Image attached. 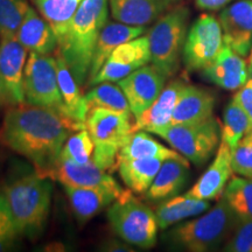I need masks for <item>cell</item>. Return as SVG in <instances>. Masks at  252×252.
I'll return each instance as SVG.
<instances>
[{
  "label": "cell",
  "instance_id": "cell-28",
  "mask_svg": "<svg viewBox=\"0 0 252 252\" xmlns=\"http://www.w3.org/2000/svg\"><path fill=\"white\" fill-rule=\"evenodd\" d=\"M32 2L52 26L59 41L67 31L82 0H32Z\"/></svg>",
  "mask_w": 252,
  "mask_h": 252
},
{
  "label": "cell",
  "instance_id": "cell-30",
  "mask_svg": "<svg viewBox=\"0 0 252 252\" xmlns=\"http://www.w3.org/2000/svg\"><path fill=\"white\" fill-rule=\"evenodd\" d=\"M252 131V122L248 115L232 98L224 110L220 140L234 149L245 135Z\"/></svg>",
  "mask_w": 252,
  "mask_h": 252
},
{
  "label": "cell",
  "instance_id": "cell-15",
  "mask_svg": "<svg viewBox=\"0 0 252 252\" xmlns=\"http://www.w3.org/2000/svg\"><path fill=\"white\" fill-rule=\"evenodd\" d=\"M232 174L231 149L220 140L213 162L186 194L200 200H219Z\"/></svg>",
  "mask_w": 252,
  "mask_h": 252
},
{
  "label": "cell",
  "instance_id": "cell-7",
  "mask_svg": "<svg viewBox=\"0 0 252 252\" xmlns=\"http://www.w3.org/2000/svg\"><path fill=\"white\" fill-rule=\"evenodd\" d=\"M150 133L159 135L184 156L189 162L201 166L206 163L220 143L222 127L217 119L210 117L206 121L191 124H173L154 128Z\"/></svg>",
  "mask_w": 252,
  "mask_h": 252
},
{
  "label": "cell",
  "instance_id": "cell-44",
  "mask_svg": "<svg viewBox=\"0 0 252 252\" xmlns=\"http://www.w3.org/2000/svg\"><path fill=\"white\" fill-rule=\"evenodd\" d=\"M251 132H252V131H251Z\"/></svg>",
  "mask_w": 252,
  "mask_h": 252
},
{
  "label": "cell",
  "instance_id": "cell-43",
  "mask_svg": "<svg viewBox=\"0 0 252 252\" xmlns=\"http://www.w3.org/2000/svg\"><path fill=\"white\" fill-rule=\"evenodd\" d=\"M249 70H250L251 75H252V49H251V54H250V67H249Z\"/></svg>",
  "mask_w": 252,
  "mask_h": 252
},
{
  "label": "cell",
  "instance_id": "cell-42",
  "mask_svg": "<svg viewBox=\"0 0 252 252\" xmlns=\"http://www.w3.org/2000/svg\"><path fill=\"white\" fill-rule=\"evenodd\" d=\"M11 106H14V104L9 97L8 91L6 90L4 83H2L1 77H0V108H11Z\"/></svg>",
  "mask_w": 252,
  "mask_h": 252
},
{
  "label": "cell",
  "instance_id": "cell-17",
  "mask_svg": "<svg viewBox=\"0 0 252 252\" xmlns=\"http://www.w3.org/2000/svg\"><path fill=\"white\" fill-rule=\"evenodd\" d=\"M182 0H109L112 18L133 26H147L156 23Z\"/></svg>",
  "mask_w": 252,
  "mask_h": 252
},
{
  "label": "cell",
  "instance_id": "cell-21",
  "mask_svg": "<svg viewBox=\"0 0 252 252\" xmlns=\"http://www.w3.org/2000/svg\"><path fill=\"white\" fill-rule=\"evenodd\" d=\"M56 63H58V81L60 91L64 105L65 117L86 127L90 108L87 97L82 94L81 86L75 80L70 69L62 55L56 50Z\"/></svg>",
  "mask_w": 252,
  "mask_h": 252
},
{
  "label": "cell",
  "instance_id": "cell-11",
  "mask_svg": "<svg viewBox=\"0 0 252 252\" xmlns=\"http://www.w3.org/2000/svg\"><path fill=\"white\" fill-rule=\"evenodd\" d=\"M167 77L153 64H146L118 82L134 118L152 105L165 88Z\"/></svg>",
  "mask_w": 252,
  "mask_h": 252
},
{
  "label": "cell",
  "instance_id": "cell-14",
  "mask_svg": "<svg viewBox=\"0 0 252 252\" xmlns=\"http://www.w3.org/2000/svg\"><path fill=\"white\" fill-rule=\"evenodd\" d=\"M27 52L15 36L0 39V77L14 105L26 103L24 76Z\"/></svg>",
  "mask_w": 252,
  "mask_h": 252
},
{
  "label": "cell",
  "instance_id": "cell-6",
  "mask_svg": "<svg viewBox=\"0 0 252 252\" xmlns=\"http://www.w3.org/2000/svg\"><path fill=\"white\" fill-rule=\"evenodd\" d=\"M108 220L116 235L128 244L140 249L156 245L160 229L156 213L135 197L131 189H124L109 207Z\"/></svg>",
  "mask_w": 252,
  "mask_h": 252
},
{
  "label": "cell",
  "instance_id": "cell-32",
  "mask_svg": "<svg viewBox=\"0 0 252 252\" xmlns=\"http://www.w3.org/2000/svg\"><path fill=\"white\" fill-rule=\"evenodd\" d=\"M109 59L123 63V64L132 65L135 69L149 64L151 62L149 37L147 35H140L133 40L122 43L113 50Z\"/></svg>",
  "mask_w": 252,
  "mask_h": 252
},
{
  "label": "cell",
  "instance_id": "cell-8",
  "mask_svg": "<svg viewBox=\"0 0 252 252\" xmlns=\"http://www.w3.org/2000/svg\"><path fill=\"white\" fill-rule=\"evenodd\" d=\"M24 91L26 104L50 109L67 118L59 87L55 56L30 53L25 68Z\"/></svg>",
  "mask_w": 252,
  "mask_h": 252
},
{
  "label": "cell",
  "instance_id": "cell-20",
  "mask_svg": "<svg viewBox=\"0 0 252 252\" xmlns=\"http://www.w3.org/2000/svg\"><path fill=\"white\" fill-rule=\"evenodd\" d=\"M144 33H146L145 26H133V25H127L121 21H117V23L108 21L100 31L96 47H94L88 82L96 76L97 72L102 69L111 56L113 50L118 46L143 35Z\"/></svg>",
  "mask_w": 252,
  "mask_h": 252
},
{
  "label": "cell",
  "instance_id": "cell-9",
  "mask_svg": "<svg viewBox=\"0 0 252 252\" xmlns=\"http://www.w3.org/2000/svg\"><path fill=\"white\" fill-rule=\"evenodd\" d=\"M224 47L219 19L203 13L189 27L182 53V61L188 71H202L215 61Z\"/></svg>",
  "mask_w": 252,
  "mask_h": 252
},
{
  "label": "cell",
  "instance_id": "cell-5",
  "mask_svg": "<svg viewBox=\"0 0 252 252\" xmlns=\"http://www.w3.org/2000/svg\"><path fill=\"white\" fill-rule=\"evenodd\" d=\"M189 15L187 6L179 4L161 15L147 32L151 62L167 78L174 76L180 68L189 30Z\"/></svg>",
  "mask_w": 252,
  "mask_h": 252
},
{
  "label": "cell",
  "instance_id": "cell-27",
  "mask_svg": "<svg viewBox=\"0 0 252 252\" xmlns=\"http://www.w3.org/2000/svg\"><path fill=\"white\" fill-rule=\"evenodd\" d=\"M161 159H128L118 161L122 180L134 194H145L161 167Z\"/></svg>",
  "mask_w": 252,
  "mask_h": 252
},
{
  "label": "cell",
  "instance_id": "cell-40",
  "mask_svg": "<svg viewBox=\"0 0 252 252\" xmlns=\"http://www.w3.org/2000/svg\"><path fill=\"white\" fill-rule=\"evenodd\" d=\"M232 1L234 0H195V5L201 11L214 12L220 11V9L231 4Z\"/></svg>",
  "mask_w": 252,
  "mask_h": 252
},
{
  "label": "cell",
  "instance_id": "cell-23",
  "mask_svg": "<svg viewBox=\"0 0 252 252\" xmlns=\"http://www.w3.org/2000/svg\"><path fill=\"white\" fill-rule=\"evenodd\" d=\"M216 99L214 94L196 86L186 88L176 104L169 125L191 124L213 117Z\"/></svg>",
  "mask_w": 252,
  "mask_h": 252
},
{
  "label": "cell",
  "instance_id": "cell-18",
  "mask_svg": "<svg viewBox=\"0 0 252 252\" xmlns=\"http://www.w3.org/2000/svg\"><path fill=\"white\" fill-rule=\"evenodd\" d=\"M188 84L182 80H173L163 88L152 105L135 118L134 131L151 132L154 128L169 125L174 109Z\"/></svg>",
  "mask_w": 252,
  "mask_h": 252
},
{
  "label": "cell",
  "instance_id": "cell-10",
  "mask_svg": "<svg viewBox=\"0 0 252 252\" xmlns=\"http://www.w3.org/2000/svg\"><path fill=\"white\" fill-rule=\"evenodd\" d=\"M50 180L59 181L63 186L80 188H102L122 194L121 185L110 173L100 169L93 160L88 163L72 162L60 158L58 163L43 175Z\"/></svg>",
  "mask_w": 252,
  "mask_h": 252
},
{
  "label": "cell",
  "instance_id": "cell-13",
  "mask_svg": "<svg viewBox=\"0 0 252 252\" xmlns=\"http://www.w3.org/2000/svg\"><path fill=\"white\" fill-rule=\"evenodd\" d=\"M132 116L104 109H94L88 116L86 128L93 138L94 146L111 147L121 151L133 133Z\"/></svg>",
  "mask_w": 252,
  "mask_h": 252
},
{
  "label": "cell",
  "instance_id": "cell-2",
  "mask_svg": "<svg viewBox=\"0 0 252 252\" xmlns=\"http://www.w3.org/2000/svg\"><path fill=\"white\" fill-rule=\"evenodd\" d=\"M2 195L21 237L36 241L45 234L52 207L50 179L25 168L6 182Z\"/></svg>",
  "mask_w": 252,
  "mask_h": 252
},
{
  "label": "cell",
  "instance_id": "cell-16",
  "mask_svg": "<svg viewBox=\"0 0 252 252\" xmlns=\"http://www.w3.org/2000/svg\"><path fill=\"white\" fill-rule=\"evenodd\" d=\"M202 76L222 89L235 91L248 82L249 68L243 56L224 45L215 61L203 69Z\"/></svg>",
  "mask_w": 252,
  "mask_h": 252
},
{
  "label": "cell",
  "instance_id": "cell-1",
  "mask_svg": "<svg viewBox=\"0 0 252 252\" xmlns=\"http://www.w3.org/2000/svg\"><path fill=\"white\" fill-rule=\"evenodd\" d=\"M83 128L53 110L25 103L6 111L0 125V141L26 158L43 176L58 163L71 132Z\"/></svg>",
  "mask_w": 252,
  "mask_h": 252
},
{
  "label": "cell",
  "instance_id": "cell-26",
  "mask_svg": "<svg viewBox=\"0 0 252 252\" xmlns=\"http://www.w3.org/2000/svg\"><path fill=\"white\" fill-rule=\"evenodd\" d=\"M151 158L161 159L163 161L169 159L188 161L180 153L163 146L154 139L152 135H150V132L144 130L134 131L130 135L124 146L119 151L118 161L128 159H151Z\"/></svg>",
  "mask_w": 252,
  "mask_h": 252
},
{
  "label": "cell",
  "instance_id": "cell-12",
  "mask_svg": "<svg viewBox=\"0 0 252 252\" xmlns=\"http://www.w3.org/2000/svg\"><path fill=\"white\" fill-rule=\"evenodd\" d=\"M219 21L224 45L247 58L252 49V0H237L223 7Z\"/></svg>",
  "mask_w": 252,
  "mask_h": 252
},
{
  "label": "cell",
  "instance_id": "cell-37",
  "mask_svg": "<svg viewBox=\"0 0 252 252\" xmlns=\"http://www.w3.org/2000/svg\"><path fill=\"white\" fill-rule=\"evenodd\" d=\"M0 235L20 236L15 226L13 216L9 212L6 198L2 194H0Z\"/></svg>",
  "mask_w": 252,
  "mask_h": 252
},
{
  "label": "cell",
  "instance_id": "cell-34",
  "mask_svg": "<svg viewBox=\"0 0 252 252\" xmlns=\"http://www.w3.org/2000/svg\"><path fill=\"white\" fill-rule=\"evenodd\" d=\"M94 151V143L93 138L89 131L83 128V130L77 131L75 134L69 135L60 158L83 165L93 160Z\"/></svg>",
  "mask_w": 252,
  "mask_h": 252
},
{
  "label": "cell",
  "instance_id": "cell-39",
  "mask_svg": "<svg viewBox=\"0 0 252 252\" xmlns=\"http://www.w3.org/2000/svg\"><path fill=\"white\" fill-rule=\"evenodd\" d=\"M98 250L104 252H132L134 251V249H132L131 244L123 241V239L119 241V239L116 238H109L105 239L102 244H99Z\"/></svg>",
  "mask_w": 252,
  "mask_h": 252
},
{
  "label": "cell",
  "instance_id": "cell-35",
  "mask_svg": "<svg viewBox=\"0 0 252 252\" xmlns=\"http://www.w3.org/2000/svg\"><path fill=\"white\" fill-rule=\"evenodd\" d=\"M222 250L225 252H252V219L238 217L237 223Z\"/></svg>",
  "mask_w": 252,
  "mask_h": 252
},
{
  "label": "cell",
  "instance_id": "cell-3",
  "mask_svg": "<svg viewBox=\"0 0 252 252\" xmlns=\"http://www.w3.org/2000/svg\"><path fill=\"white\" fill-rule=\"evenodd\" d=\"M109 0H82L70 24L59 40L58 52L82 87L89 80L94 50L108 23Z\"/></svg>",
  "mask_w": 252,
  "mask_h": 252
},
{
  "label": "cell",
  "instance_id": "cell-33",
  "mask_svg": "<svg viewBox=\"0 0 252 252\" xmlns=\"http://www.w3.org/2000/svg\"><path fill=\"white\" fill-rule=\"evenodd\" d=\"M30 7L27 0H0V39L15 36Z\"/></svg>",
  "mask_w": 252,
  "mask_h": 252
},
{
  "label": "cell",
  "instance_id": "cell-19",
  "mask_svg": "<svg viewBox=\"0 0 252 252\" xmlns=\"http://www.w3.org/2000/svg\"><path fill=\"white\" fill-rule=\"evenodd\" d=\"M15 37L30 53L52 55L59 48L58 36L52 26L32 6L19 27Z\"/></svg>",
  "mask_w": 252,
  "mask_h": 252
},
{
  "label": "cell",
  "instance_id": "cell-25",
  "mask_svg": "<svg viewBox=\"0 0 252 252\" xmlns=\"http://www.w3.org/2000/svg\"><path fill=\"white\" fill-rule=\"evenodd\" d=\"M209 208L210 202L207 200L188 196L187 194L176 195L159 202L156 208V215L160 230H167L182 220L206 213Z\"/></svg>",
  "mask_w": 252,
  "mask_h": 252
},
{
  "label": "cell",
  "instance_id": "cell-29",
  "mask_svg": "<svg viewBox=\"0 0 252 252\" xmlns=\"http://www.w3.org/2000/svg\"><path fill=\"white\" fill-rule=\"evenodd\" d=\"M86 97L89 103L90 111L94 109H104L125 115H133L124 91L121 87L115 86L111 82L96 84V87L86 94Z\"/></svg>",
  "mask_w": 252,
  "mask_h": 252
},
{
  "label": "cell",
  "instance_id": "cell-38",
  "mask_svg": "<svg viewBox=\"0 0 252 252\" xmlns=\"http://www.w3.org/2000/svg\"><path fill=\"white\" fill-rule=\"evenodd\" d=\"M235 102L244 110L248 117L252 122V78H249L247 83L234 96Z\"/></svg>",
  "mask_w": 252,
  "mask_h": 252
},
{
  "label": "cell",
  "instance_id": "cell-24",
  "mask_svg": "<svg viewBox=\"0 0 252 252\" xmlns=\"http://www.w3.org/2000/svg\"><path fill=\"white\" fill-rule=\"evenodd\" d=\"M69 203L80 225L99 214L102 210L111 206L121 194L102 188H80L63 186Z\"/></svg>",
  "mask_w": 252,
  "mask_h": 252
},
{
  "label": "cell",
  "instance_id": "cell-4",
  "mask_svg": "<svg viewBox=\"0 0 252 252\" xmlns=\"http://www.w3.org/2000/svg\"><path fill=\"white\" fill-rule=\"evenodd\" d=\"M238 216L220 196L213 208L202 216L186 220L167 230L162 235L163 243L178 251L209 252L224 245L231 235Z\"/></svg>",
  "mask_w": 252,
  "mask_h": 252
},
{
  "label": "cell",
  "instance_id": "cell-36",
  "mask_svg": "<svg viewBox=\"0 0 252 252\" xmlns=\"http://www.w3.org/2000/svg\"><path fill=\"white\" fill-rule=\"evenodd\" d=\"M231 166L234 174L252 179V132L231 149Z\"/></svg>",
  "mask_w": 252,
  "mask_h": 252
},
{
  "label": "cell",
  "instance_id": "cell-41",
  "mask_svg": "<svg viewBox=\"0 0 252 252\" xmlns=\"http://www.w3.org/2000/svg\"><path fill=\"white\" fill-rule=\"evenodd\" d=\"M20 236L14 235H0V252L14 251L19 247Z\"/></svg>",
  "mask_w": 252,
  "mask_h": 252
},
{
  "label": "cell",
  "instance_id": "cell-31",
  "mask_svg": "<svg viewBox=\"0 0 252 252\" xmlns=\"http://www.w3.org/2000/svg\"><path fill=\"white\" fill-rule=\"evenodd\" d=\"M222 196L238 217L252 219V179L232 175Z\"/></svg>",
  "mask_w": 252,
  "mask_h": 252
},
{
  "label": "cell",
  "instance_id": "cell-22",
  "mask_svg": "<svg viewBox=\"0 0 252 252\" xmlns=\"http://www.w3.org/2000/svg\"><path fill=\"white\" fill-rule=\"evenodd\" d=\"M190 176L189 162L169 159L162 162L159 172L146 191L145 197L152 202H161L184 190Z\"/></svg>",
  "mask_w": 252,
  "mask_h": 252
}]
</instances>
